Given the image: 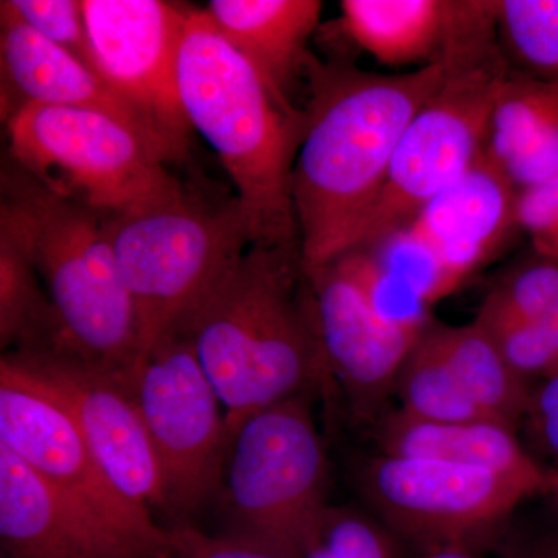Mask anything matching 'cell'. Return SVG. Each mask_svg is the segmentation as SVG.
<instances>
[{
    "mask_svg": "<svg viewBox=\"0 0 558 558\" xmlns=\"http://www.w3.org/2000/svg\"><path fill=\"white\" fill-rule=\"evenodd\" d=\"M444 57L449 75L411 120L354 247L407 229L487 148L499 90L510 73L495 0H461ZM351 248V250H352Z\"/></svg>",
    "mask_w": 558,
    "mask_h": 558,
    "instance_id": "5",
    "label": "cell"
},
{
    "mask_svg": "<svg viewBox=\"0 0 558 558\" xmlns=\"http://www.w3.org/2000/svg\"><path fill=\"white\" fill-rule=\"evenodd\" d=\"M0 9L95 70L83 0H2Z\"/></svg>",
    "mask_w": 558,
    "mask_h": 558,
    "instance_id": "27",
    "label": "cell"
},
{
    "mask_svg": "<svg viewBox=\"0 0 558 558\" xmlns=\"http://www.w3.org/2000/svg\"><path fill=\"white\" fill-rule=\"evenodd\" d=\"M429 330L459 384L484 416L515 429L524 421L532 388L509 365L494 337L476 322L449 326L433 319Z\"/></svg>",
    "mask_w": 558,
    "mask_h": 558,
    "instance_id": "22",
    "label": "cell"
},
{
    "mask_svg": "<svg viewBox=\"0 0 558 558\" xmlns=\"http://www.w3.org/2000/svg\"><path fill=\"white\" fill-rule=\"evenodd\" d=\"M487 153L519 191L558 174V81L510 70L492 116Z\"/></svg>",
    "mask_w": 558,
    "mask_h": 558,
    "instance_id": "20",
    "label": "cell"
},
{
    "mask_svg": "<svg viewBox=\"0 0 558 558\" xmlns=\"http://www.w3.org/2000/svg\"><path fill=\"white\" fill-rule=\"evenodd\" d=\"M0 20L3 121L28 105L97 110L142 132L172 161L145 121L95 70L9 11L0 9Z\"/></svg>",
    "mask_w": 558,
    "mask_h": 558,
    "instance_id": "17",
    "label": "cell"
},
{
    "mask_svg": "<svg viewBox=\"0 0 558 558\" xmlns=\"http://www.w3.org/2000/svg\"><path fill=\"white\" fill-rule=\"evenodd\" d=\"M307 271L332 379L339 381L355 417L379 422L400 366L425 329L414 332L389 325L339 260Z\"/></svg>",
    "mask_w": 558,
    "mask_h": 558,
    "instance_id": "14",
    "label": "cell"
},
{
    "mask_svg": "<svg viewBox=\"0 0 558 558\" xmlns=\"http://www.w3.org/2000/svg\"><path fill=\"white\" fill-rule=\"evenodd\" d=\"M168 531L171 558H289L220 535L205 534L193 524H179Z\"/></svg>",
    "mask_w": 558,
    "mask_h": 558,
    "instance_id": "31",
    "label": "cell"
},
{
    "mask_svg": "<svg viewBox=\"0 0 558 558\" xmlns=\"http://www.w3.org/2000/svg\"><path fill=\"white\" fill-rule=\"evenodd\" d=\"M0 220L31 253L65 347L110 373H128L140 355L137 318L110 242L108 215L47 189L9 157Z\"/></svg>",
    "mask_w": 558,
    "mask_h": 558,
    "instance_id": "4",
    "label": "cell"
},
{
    "mask_svg": "<svg viewBox=\"0 0 558 558\" xmlns=\"http://www.w3.org/2000/svg\"><path fill=\"white\" fill-rule=\"evenodd\" d=\"M2 558H146L0 446Z\"/></svg>",
    "mask_w": 558,
    "mask_h": 558,
    "instance_id": "16",
    "label": "cell"
},
{
    "mask_svg": "<svg viewBox=\"0 0 558 558\" xmlns=\"http://www.w3.org/2000/svg\"><path fill=\"white\" fill-rule=\"evenodd\" d=\"M429 325L400 366L395 387L400 410L424 421L492 422L459 384Z\"/></svg>",
    "mask_w": 558,
    "mask_h": 558,
    "instance_id": "24",
    "label": "cell"
},
{
    "mask_svg": "<svg viewBox=\"0 0 558 558\" xmlns=\"http://www.w3.org/2000/svg\"><path fill=\"white\" fill-rule=\"evenodd\" d=\"M60 396L110 486L132 508L167 515L159 462L137 405L121 376L65 344L3 352Z\"/></svg>",
    "mask_w": 558,
    "mask_h": 558,
    "instance_id": "13",
    "label": "cell"
},
{
    "mask_svg": "<svg viewBox=\"0 0 558 558\" xmlns=\"http://www.w3.org/2000/svg\"><path fill=\"white\" fill-rule=\"evenodd\" d=\"M0 341L7 352L62 343L60 319L24 242L0 220Z\"/></svg>",
    "mask_w": 558,
    "mask_h": 558,
    "instance_id": "23",
    "label": "cell"
},
{
    "mask_svg": "<svg viewBox=\"0 0 558 558\" xmlns=\"http://www.w3.org/2000/svg\"><path fill=\"white\" fill-rule=\"evenodd\" d=\"M349 38L381 64H433L442 60L457 0H343Z\"/></svg>",
    "mask_w": 558,
    "mask_h": 558,
    "instance_id": "21",
    "label": "cell"
},
{
    "mask_svg": "<svg viewBox=\"0 0 558 558\" xmlns=\"http://www.w3.org/2000/svg\"><path fill=\"white\" fill-rule=\"evenodd\" d=\"M546 497L558 508V469H548V490Z\"/></svg>",
    "mask_w": 558,
    "mask_h": 558,
    "instance_id": "34",
    "label": "cell"
},
{
    "mask_svg": "<svg viewBox=\"0 0 558 558\" xmlns=\"http://www.w3.org/2000/svg\"><path fill=\"white\" fill-rule=\"evenodd\" d=\"M490 336L524 380L549 376L558 369V296L534 322Z\"/></svg>",
    "mask_w": 558,
    "mask_h": 558,
    "instance_id": "28",
    "label": "cell"
},
{
    "mask_svg": "<svg viewBox=\"0 0 558 558\" xmlns=\"http://www.w3.org/2000/svg\"><path fill=\"white\" fill-rule=\"evenodd\" d=\"M179 92L191 128L207 138L233 182L253 245L300 242L292 175L306 110L278 100L205 10L189 11Z\"/></svg>",
    "mask_w": 558,
    "mask_h": 558,
    "instance_id": "3",
    "label": "cell"
},
{
    "mask_svg": "<svg viewBox=\"0 0 558 558\" xmlns=\"http://www.w3.org/2000/svg\"><path fill=\"white\" fill-rule=\"evenodd\" d=\"M108 231L134 304L138 357L178 333L253 245L234 194L215 205L186 189L150 207L108 215Z\"/></svg>",
    "mask_w": 558,
    "mask_h": 558,
    "instance_id": "6",
    "label": "cell"
},
{
    "mask_svg": "<svg viewBox=\"0 0 558 558\" xmlns=\"http://www.w3.org/2000/svg\"><path fill=\"white\" fill-rule=\"evenodd\" d=\"M95 70L138 113L172 161L189 154L179 54L190 9L163 0H83Z\"/></svg>",
    "mask_w": 558,
    "mask_h": 558,
    "instance_id": "12",
    "label": "cell"
},
{
    "mask_svg": "<svg viewBox=\"0 0 558 558\" xmlns=\"http://www.w3.org/2000/svg\"><path fill=\"white\" fill-rule=\"evenodd\" d=\"M209 20L255 68L278 100L293 106L290 90L304 73L311 36L318 27L319 0H213Z\"/></svg>",
    "mask_w": 558,
    "mask_h": 558,
    "instance_id": "18",
    "label": "cell"
},
{
    "mask_svg": "<svg viewBox=\"0 0 558 558\" xmlns=\"http://www.w3.org/2000/svg\"><path fill=\"white\" fill-rule=\"evenodd\" d=\"M520 191L487 148L407 227L457 290L520 230Z\"/></svg>",
    "mask_w": 558,
    "mask_h": 558,
    "instance_id": "15",
    "label": "cell"
},
{
    "mask_svg": "<svg viewBox=\"0 0 558 558\" xmlns=\"http://www.w3.org/2000/svg\"><path fill=\"white\" fill-rule=\"evenodd\" d=\"M7 123L10 159L47 189L105 213L135 211L185 186L148 137L90 109L28 105Z\"/></svg>",
    "mask_w": 558,
    "mask_h": 558,
    "instance_id": "8",
    "label": "cell"
},
{
    "mask_svg": "<svg viewBox=\"0 0 558 558\" xmlns=\"http://www.w3.org/2000/svg\"><path fill=\"white\" fill-rule=\"evenodd\" d=\"M498 33L537 78L558 81V0H495Z\"/></svg>",
    "mask_w": 558,
    "mask_h": 558,
    "instance_id": "26",
    "label": "cell"
},
{
    "mask_svg": "<svg viewBox=\"0 0 558 558\" xmlns=\"http://www.w3.org/2000/svg\"><path fill=\"white\" fill-rule=\"evenodd\" d=\"M524 421L535 447L558 464V369L532 388Z\"/></svg>",
    "mask_w": 558,
    "mask_h": 558,
    "instance_id": "32",
    "label": "cell"
},
{
    "mask_svg": "<svg viewBox=\"0 0 558 558\" xmlns=\"http://www.w3.org/2000/svg\"><path fill=\"white\" fill-rule=\"evenodd\" d=\"M318 543L330 558H391L388 539L380 529L351 509L329 506Z\"/></svg>",
    "mask_w": 558,
    "mask_h": 558,
    "instance_id": "29",
    "label": "cell"
},
{
    "mask_svg": "<svg viewBox=\"0 0 558 558\" xmlns=\"http://www.w3.org/2000/svg\"><path fill=\"white\" fill-rule=\"evenodd\" d=\"M519 223L535 253L558 260V174L520 191Z\"/></svg>",
    "mask_w": 558,
    "mask_h": 558,
    "instance_id": "30",
    "label": "cell"
},
{
    "mask_svg": "<svg viewBox=\"0 0 558 558\" xmlns=\"http://www.w3.org/2000/svg\"><path fill=\"white\" fill-rule=\"evenodd\" d=\"M121 379L130 389L159 462L172 526L216 498L230 446L226 410L190 341L168 337Z\"/></svg>",
    "mask_w": 558,
    "mask_h": 558,
    "instance_id": "9",
    "label": "cell"
},
{
    "mask_svg": "<svg viewBox=\"0 0 558 558\" xmlns=\"http://www.w3.org/2000/svg\"><path fill=\"white\" fill-rule=\"evenodd\" d=\"M558 296V260L534 252L487 293L475 322L488 333L534 322Z\"/></svg>",
    "mask_w": 558,
    "mask_h": 558,
    "instance_id": "25",
    "label": "cell"
},
{
    "mask_svg": "<svg viewBox=\"0 0 558 558\" xmlns=\"http://www.w3.org/2000/svg\"><path fill=\"white\" fill-rule=\"evenodd\" d=\"M377 446L388 457L432 459L490 470L548 490V469L523 447L513 429L495 422H436L391 411L377 422Z\"/></svg>",
    "mask_w": 558,
    "mask_h": 558,
    "instance_id": "19",
    "label": "cell"
},
{
    "mask_svg": "<svg viewBox=\"0 0 558 558\" xmlns=\"http://www.w3.org/2000/svg\"><path fill=\"white\" fill-rule=\"evenodd\" d=\"M178 333L218 392L230 436L250 414L332 379L300 242L250 245Z\"/></svg>",
    "mask_w": 558,
    "mask_h": 558,
    "instance_id": "2",
    "label": "cell"
},
{
    "mask_svg": "<svg viewBox=\"0 0 558 558\" xmlns=\"http://www.w3.org/2000/svg\"><path fill=\"white\" fill-rule=\"evenodd\" d=\"M304 73L311 97L292 197L304 264L315 269L354 247L403 132L442 86L449 61L384 75L310 54Z\"/></svg>",
    "mask_w": 558,
    "mask_h": 558,
    "instance_id": "1",
    "label": "cell"
},
{
    "mask_svg": "<svg viewBox=\"0 0 558 558\" xmlns=\"http://www.w3.org/2000/svg\"><path fill=\"white\" fill-rule=\"evenodd\" d=\"M498 558H558L557 506L554 505L553 515L545 523L510 532L499 549Z\"/></svg>",
    "mask_w": 558,
    "mask_h": 558,
    "instance_id": "33",
    "label": "cell"
},
{
    "mask_svg": "<svg viewBox=\"0 0 558 558\" xmlns=\"http://www.w3.org/2000/svg\"><path fill=\"white\" fill-rule=\"evenodd\" d=\"M306 558H330V557H329V554L326 553V549L323 548V546L319 545V543H317V545H315L314 548H312L310 550V554H307Z\"/></svg>",
    "mask_w": 558,
    "mask_h": 558,
    "instance_id": "36",
    "label": "cell"
},
{
    "mask_svg": "<svg viewBox=\"0 0 558 558\" xmlns=\"http://www.w3.org/2000/svg\"><path fill=\"white\" fill-rule=\"evenodd\" d=\"M0 446L109 534L146 558H171L168 527L113 490L68 405L10 354L0 360Z\"/></svg>",
    "mask_w": 558,
    "mask_h": 558,
    "instance_id": "10",
    "label": "cell"
},
{
    "mask_svg": "<svg viewBox=\"0 0 558 558\" xmlns=\"http://www.w3.org/2000/svg\"><path fill=\"white\" fill-rule=\"evenodd\" d=\"M328 462L311 410L299 396L250 414L234 428L218 495L220 537L289 558L319 542Z\"/></svg>",
    "mask_w": 558,
    "mask_h": 558,
    "instance_id": "7",
    "label": "cell"
},
{
    "mask_svg": "<svg viewBox=\"0 0 558 558\" xmlns=\"http://www.w3.org/2000/svg\"><path fill=\"white\" fill-rule=\"evenodd\" d=\"M357 483L381 520L427 554L469 550L505 527L524 499L545 495L537 484L490 470L388 454L368 459Z\"/></svg>",
    "mask_w": 558,
    "mask_h": 558,
    "instance_id": "11",
    "label": "cell"
},
{
    "mask_svg": "<svg viewBox=\"0 0 558 558\" xmlns=\"http://www.w3.org/2000/svg\"><path fill=\"white\" fill-rule=\"evenodd\" d=\"M424 558H473V557L470 556L469 550L444 549V550H435V553H429Z\"/></svg>",
    "mask_w": 558,
    "mask_h": 558,
    "instance_id": "35",
    "label": "cell"
}]
</instances>
